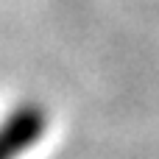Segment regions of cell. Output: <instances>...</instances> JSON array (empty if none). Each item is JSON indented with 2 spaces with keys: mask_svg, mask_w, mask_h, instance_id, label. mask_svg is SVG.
I'll return each mask as SVG.
<instances>
[{
  "mask_svg": "<svg viewBox=\"0 0 159 159\" xmlns=\"http://www.w3.org/2000/svg\"><path fill=\"white\" fill-rule=\"evenodd\" d=\"M48 131V112L36 103H22L0 123V159H20Z\"/></svg>",
  "mask_w": 159,
  "mask_h": 159,
  "instance_id": "obj_1",
  "label": "cell"
}]
</instances>
